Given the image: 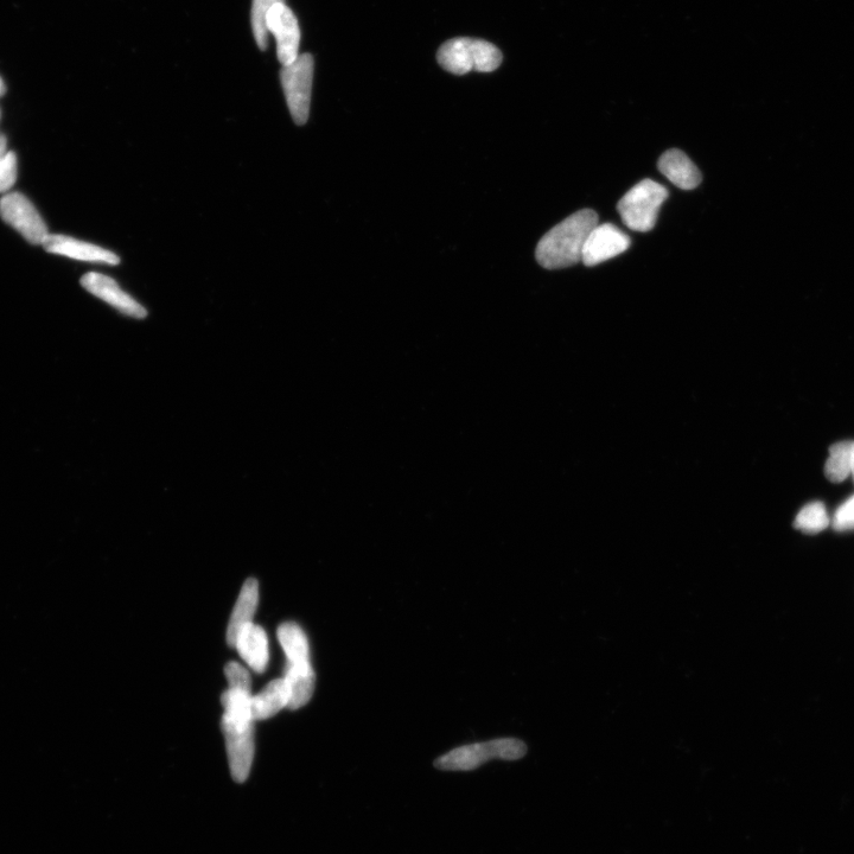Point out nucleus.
Returning <instances> with one entry per match:
<instances>
[{"instance_id":"12","label":"nucleus","mask_w":854,"mask_h":854,"mask_svg":"<svg viewBox=\"0 0 854 854\" xmlns=\"http://www.w3.org/2000/svg\"><path fill=\"white\" fill-rule=\"evenodd\" d=\"M658 168L668 181L680 189L693 190L701 183L699 169L683 151H666L659 159Z\"/></svg>"},{"instance_id":"9","label":"nucleus","mask_w":854,"mask_h":854,"mask_svg":"<svg viewBox=\"0 0 854 854\" xmlns=\"http://www.w3.org/2000/svg\"><path fill=\"white\" fill-rule=\"evenodd\" d=\"M632 244L620 228L611 223L597 225L589 234L583 248L582 261L586 266H596L626 252Z\"/></svg>"},{"instance_id":"5","label":"nucleus","mask_w":854,"mask_h":854,"mask_svg":"<svg viewBox=\"0 0 854 854\" xmlns=\"http://www.w3.org/2000/svg\"><path fill=\"white\" fill-rule=\"evenodd\" d=\"M312 80H314V57L310 54L299 55L290 66L280 70V81L288 101L293 121L305 125L309 119Z\"/></svg>"},{"instance_id":"8","label":"nucleus","mask_w":854,"mask_h":854,"mask_svg":"<svg viewBox=\"0 0 854 854\" xmlns=\"http://www.w3.org/2000/svg\"><path fill=\"white\" fill-rule=\"evenodd\" d=\"M267 30L276 37L279 62L283 67L290 66L299 56L301 30L297 17L288 5L278 3L273 6L267 16Z\"/></svg>"},{"instance_id":"1","label":"nucleus","mask_w":854,"mask_h":854,"mask_svg":"<svg viewBox=\"0 0 854 854\" xmlns=\"http://www.w3.org/2000/svg\"><path fill=\"white\" fill-rule=\"evenodd\" d=\"M598 225L594 210L583 209L553 227L539 241L535 257L547 270L565 269L582 261L590 232Z\"/></svg>"},{"instance_id":"17","label":"nucleus","mask_w":854,"mask_h":854,"mask_svg":"<svg viewBox=\"0 0 854 854\" xmlns=\"http://www.w3.org/2000/svg\"><path fill=\"white\" fill-rule=\"evenodd\" d=\"M278 640L286 658L291 664L310 662V648L307 635L295 622H286L278 628Z\"/></svg>"},{"instance_id":"20","label":"nucleus","mask_w":854,"mask_h":854,"mask_svg":"<svg viewBox=\"0 0 854 854\" xmlns=\"http://www.w3.org/2000/svg\"><path fill=\"white\" fill-rule=\"evenodd\" d=\"M285 3V0H253L251 22L254 38L258 47L265 50L269 46V30H267V16L274 5Z\"/></svg>"},{"instance_id":"10","label":"nucleus","mask_w":854,"mask_h":854,"mask_svg":"<svg viewBox=\"0 0 854 854\" xmlns=\"http://www.w3.org/2000/svg\"><path fill=\"white\" fill-rule=\"evenodd\" d=\"M81 285L93 296L118 310L120 314L137 318V320H143L148 316V311L143 305H140L129 293L121 290L116 280L111 277L97 272H89L81 278Z\"/></svg>"},{"instance_id":"21","label":"nucleus","mask_w":854,"mask_h":854,"mask_svg":"<svg viewBox=\"0 0 854 854\" xmlns=\"http://www.w3.org/2000/svg\"><path fill=\"white\" fill-rule=\"evenodd\" d=\"M17 174V157L14 152H6L3 157H0V193H5L14 187Z\"/></svg>"},{"instance_id":"19","label":"nucleus","mask_w":854,"mask_h":854,"mask_svg":"<svg viewBox=\"0 0 854 854\" xmlns=\"http://www.w3.org/2000/svg\"><path fill=\"white\" fill-rule=\"evenodd\" d=\"M830 516H828L827 508L824 503L814 501L807 503L801 509L794 521L796 530L807 534H817L825 531L830 525Z\"/></svg>"},{"instance_id":"18","label":"nucleus","mask_w":854,"mask_h":854,"mask_svg":"<svg viewBox=\"0 0 854 854\" xmlns=\"http://www.w3.org/2000/svg\"><path fill=\"white\" fill-rule=\"evenodd\" d=\"M853 442H839L831 446L830 457L826 462L827 479L841 483L851 475Z\"/></svg>"},{"instance_id":"6","label":"nucleus","mask_w":854,"mask_h":854,"mask_svg":"<svg viewBox=\"0 0 854 854\" xmlns=\"http://www.w3.org/2000/svg\"><path fill=\"white\" fill-rule=\"evenodd\" d=\"M254 723L234 722L222 717L221 728L226 739L229 767L235 782L242 783L250 776L254 749Z\"/></svg>"},{"instance_id":"14","label":"nucleus","mask_w":854,"mask_h":854,"mask_svg":"<svg viewBox=\"0 0 854 854\" xmlns=\"http://www.w3.org/2000/svg\"><path fill=\"white\" fill-rule=\"evenodd\" d=\"M259 602V585L256 579H247L240 591V595L235 604L231 620H229L227 628V642L231 647H235L238 636L242 629L253 623V617L256 615Z\"/></svg>"},{"instance_id":"26","label":"nucleus","mask_w":854,"mask_h":854,"mask_svg":"<svg viewBox=\"0 0 854 854\" xmlns=\"http://www.w3.org/2000/svg\"><path fill=\"white\" fill-rule=\"evenodd\" d=\"M851 474L854 477V442H853V449H852V470H851Z\"/></svg>"},{"instance_id":"23","label":"nucleus","mask_w":854,"mask_h":854,"mask_svg":"<svg viewBox=\"0 0 854 854\" xmlns=\"http://www.w3.org/2000/svg\"><path fill=\"white\" fill-rule=\"evenodd\" d=\"M833 527L838 532L854 531V495L837 509L833 518Z\"/></svg>"},{"instance_id":"3","label":"nucleus","mask_w":854,"mask_h":854,"mask_svg":"<svg viewBox=\"0 0 854 854\" xmlns=\"http://www.w3.org/2000/svg\"><path fill=\"white\" fill-rule=\"evenodd\" d=\"M527 754L524 742L515 738H500L486 743L464 745L439 757L435 762L436 768L448 771H469L482 764L500 758L505 761H516Z\"/></svg>"},{"instance_id":"7","label":"nucleus","mask_w":854,"mask_h":854,"mask_svg":"<svg viewBox=\"0 0 854 854\" xmlns=\"http://www.w3.org/2000/svg\"><path fill=\"white\" fill-rule=\"evenodd\" d=\"M0 216L9 226L21 233L30 244L43 245L48 238L46 222L43 221L33 203L22 194L5 195L0 200Z\"/></svg>"},{"instance_id":"24","label":"nucleus","mask_w":854,"mask_h":854,"mask_svg":"<svg viewBox=\"0 0 854 854\" xmlns=\"http://www.w3.org/2000/svg\"><path fill=\"white\" fill-rule=\"evenodd\" d=\"M6 145H8V140H6V137L0 133V157H3L6 154Z\"/></svg>"},{"instance_id":"4","label":"nucleus","mask_w":854,"mask_h":854,"mask_svg":"<svg viewBox=\"0 0 854 854\" xmlns=\"http://www.w3.org/2000/svg\"><path fill=\"white\" fill-rule=\"evenodd\" d=\"M668 190L662 184L643 180L624 195L617 210L624 225L636 232H649L656 225L659 210L667 200Z\"/></svg>"},{"instance_id":"13","label":"nucleus","mask_w":854,"mask_h":854,"mask_svg":"<svg viewBox=\"0 0 854 854\" xmlns=\"http://www.w3.org/2000/svg\"><path fill=\"white\" fill-rule=\"evenodd\" d=\"M235 648L254 672L259 674L265 672L269 664V640L263 628L253 623L248 624L241 630L235 642Z\"/></svg>"},{"instance_id":"2","label":"nucleus","mask_w":854,"mask_h":854,"mask_svg":"<svg viewBox=\"0 0 854 854\" xmlns=\"http://www.w3.org/2000/svg\"><path fill=\"white\" fill-rule=\"evenodd\" d=\"M437 60L446 72L455 75L492 73L500 67L502 54L494 44L487 41L458 37L439 48Z\"/></svg>"},{"instance_id":"16","label":"nucleus","mask_w":854,"mask_h":854,"mask_svg":"<svg viewBox=\"0 0 854 854\" xmlns=\"http://www.w3.org/2000/svg\"><path fill=\"white\" fill-rule=\"evenodd\" d=\"M284 679L290 688L289 709L298 710L307 705L315 690V672L311 662H286Z\"/></svg>"},{"instance_id":"15","label":"nucleus","mask_w":854,"mask_h":854,"mask_svg":"<svg viewBox=\"0 0 854 854\" xmlns=\"http://www.w3.org/2000/svg\"><path fill=\"white\" fill-rule=\"evenodd\" d=\"M290 703V688L286 680L271 681L263 691L252 696L251 713L254 722L269 719L288 707Z\"/></svg>"},{"instance_id":"25","label":"nucleus","mask_w":854,"mask_h":854,"mask_svg":"<svg viewBox=\"0 0 854 854\" xmlns=\"http://www.w3.org/2000/svg\"><path fill=\"white\" fill-rule=\"evenodd\" d=\"M5 92H6V86H5V84H4L3 79H2V78H0V97H3V95L5 94Z\"/></svg>"},{"instance_id":"22","label":"nucleus","mask_w":854,"mask_h":854,"mask_svg":"<svg viewBox=\"0 0 854 854\" xmlns=\"http://www.w3.org/2000/svg\"><path fill=\"white\" fill-rule=\"evenodd\" d=\"M225 674L229 687L240 688V690L252 693L251 675L238 662H229L225 668Z\"/></svg>"},{"instance_id":"11","label":"nucleus","mask_w":854,"mask_h":854,"mask_svg":"<svg viewBox=\"0 0 854 854\" xmlns=\"http://www.w3.org/2000/svg\"><path fill=\"white\" fill-rule=\"evenodd\" d=\"M42 246L49 253L59 254V256L75 260L108 265H118L120 263L117 254L105 250L103 247L66 237V235L49 234Z\"/></svg>"}]
</instances>
